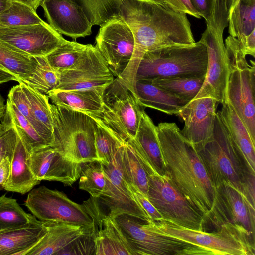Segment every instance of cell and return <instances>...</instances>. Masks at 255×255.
<instances>
[{"mask_svg":"<svg viewBox=\"0 0 255 255\" xmlns=\"http://www.w3.org/2000/svg\"><path fill=\"white\" fill-rule=\"evenodd\" d=\"M117 3L118 15L134 39L131 59L119 79L133 93L137 69L146 52L195 41L186 14L173 10L160 0H117Z\"/></svg>","mask_w":255,"mask_h":255,"instance_id":"6da1fadb","label":"cell"},{"mask_svg":"<svg viewBox=\"0 0 255 255\" xmlns=\"http://www.w3.org/2000/svg\"><path fill=\"white\" fill-rule=\"evenodd\" d=\"M166 175L207 222L213 209L216 188L193 144L174 122L156 126Z\"/></svg>","mask_w":255,"mask_h":255,"instance_id":"7a4b0ae2","label":"cell"},{"mask_svg":"<svg viewBox=\"0 0 255 255\" xmlns=\"http://www.w3.org/2000/svg\"><path fill=\"white\" fill-rule=\"evenodd\" d=\"M207 64L206 47L200 40L190 44L163 46L143 55L135 82L156 78L205 77Z\"/></svg>","mask_w":255,"mask_h":255,"instance_id":"3957f363","label":"cell"},{"mask_svg":"<svg viewBox=\"0 0 255 255\" xmlns=\"http://www.w3.org/2000/svg\"><path fill=\"white\" fill-rule=\"evenodd\" d=\"M228 16L225 0H214L211 13L205 20L206 28L200 39L207 51V72L203 85L195 97H211L222 105L226 103L229 75L228 59L223 41Z\"/></svg>","mask_w":255,"mask_h":255,"instance_id":"277c9868","label":"cell"},{"mask_svg":"<svg viewBox=\"0 0 255 255\" xmlns=\"http://www.w3.org/2000/svg\"><path fill=\"white\" fill-rule=\"evenodd\" d=\"M50 105L53 120L51 145L66 158L77 163L98 160L94 119L81 111L52 103Z\"/></svg>","mask_w":255,"mask_h":255,"instance_id":"5b68a950","label":"cell"},{"mask_svg":"<svg viewBox=\"0 0 255 255\" xmlns=\"http://www.w3.org/2000/svg\"><path fill=\"white\" fill-rule=\"evenodd\" d=\"M197 151L215 188L226 182L243 194L248 170L217 113L211 137Z\"/></svg>","mask_w":255,"mask_h":255,"instance_id":"8992f818","label":"cell"},{"mask_svg":"<svg viewBox=\"0 0 255 255\" xmlns=\"http://www.w3.org/2000/svg\"><path fill=\"white\" fill-rule=\"evenodd\" d=\"M229 66L226 103L230 105L255 142V63H249L238 41L231 36L225 40Z\"/></svg>","mask_w":255,"mask_h":255,"instance_id":"52a82bcc","label":"cell"},{"mask_svg":"<svg viewBox=\"0 0 255 255\" xmlns=\"http://www.w3.org/2000/svg\"><path fill=\"white\" fill-rule=\"evenodd\" d=\"M115 219L135 255H210L198 246L159 232L154 221L127 214Z\"/></svg>","mask_w":255,"mask_h":255,"instance_id":"ba28073f","label":"cell"},{"mask_svg":"<svg viewBox=\"0 0 255 255\" xmlns=\"http://www.w3.org/2000/svg\"><path fill=\"white\" fill-rule=\"evenodd\" d=\"M160 232L196 245L210 255H254V239L234 225L225 224L212 233L192 230L161 220L154 221Z\"/></svg>","mask_w":255,"mask_h":255,"instance_id":"9c48e42d","label":"cell"},{"mask_svg":"<svg viewBox=\"0 0 255 255\" xmlns=\"http://www.w3.org/2000/svg\"><path fill=\"white\" fill-rule=\"evenodd\" d=\"M147 197L161 214L163 220L184 228L204 231L203 216L172 183L166 175L155 171L147 173Z\"/></svg>","mask_w":255,"mask_h":255,"instance_id":"30bf717a","label":"cell"},{"mask_svg":"<svg viewBox=\"0 0 255 255\" xmlns=\"http://www.w3.org/2000/svg\"><path fill=\"white\" fill-rule=\"evenodd\" d=\"M144 109L134 93L115 78L105 91L100 119L126 141L134 137Z\"/></svg>","mask_w":255,"mask_h":255,"instance_id":"8fae6325","label":"cell"},{"mask_svg":"<svg viewBox=\"0 0 255 255\" xmlns=\"http://www.w3.org/2000/svg\"><path fill=\"white\" fill-rule=\"evenodd\" d=\"M24 205L33 216L42 221L94 226L91 215L84 203L78 204L62 192L44 186L32 189Z\"/></svg>","mask_w":255,"mask_h":255,"instance_id":"7c38bea8","label":"cell"},{"mask_svg":"<svg viewBox=\"0 0 255 255\" xmlns=\"http://www.w3.org/2000/svg\"><path fill=\"white\" fill-rule=\"evenodd\" d=\"M100 27L95 46L114 76L120 78L133 54V33L119 15L112 17Z\"/></svg>","mask_w":255,"mask_h":255,"instance_id":"4fadbf2b","label":"cell"},{"mask_svg":"<svg viewBox=\"0 0 255 255\" xmlns=\"http://www.w3.org/2000/svg\"><path fill=\"white\" fill-rule=\"evenodd\" d=\"M122 146L109 162H101L106 183L102 193L98 198H95L99 203L106 207L108 211L107 214L112 217L127 214L150 220L137 204L123 176L121 166Z\"/></svg>","mask_w":255,"mask_h":255,"instance_id":"5bb4252c","label":"cell"},{"mask_svg":"<svg viewBox=\"0 0 255 255\" xmlns=\"http://www.w3.org/2000/svg\"><path fill=\"white\" fill-rule=\"evenodd\" d=\"M255 211L240 191L224 182L216 188L214 206L207 221L217 229L223 224H231L254 239Z\"/></svg>","mask_w":255,"mask_h":255,"instance_id":"9a60e30c","label":"cell"},{"mask_svg":"<svg viewBox=\"0 0 255 255\" xmlns=\"http://www.w3.org/2000/svg\"><path fill=\"white\" fill-rule=\"evenodd\" d=\"M59 72L56 89L105 90L114 80L106 61L95 46L88 44L79 62L72 68Z\"/></svg>","mask_w":255,"mask_h":255,"instance_id":"2e32d148","label":"cell"},{"mask_svg":"<svg viewBox=\"0 0 255 255\" xmlns=\"http://www.w3.org/2000/svg\"><path fill=\"white\" fill-rule=\"evenodd\" d=\"M0 40L14 50L32 57H46L67 41L45 22L0 28Z\"/></svg>","mask_w":255,"mask_h":255,"instance_id":"e0dca14e","label":"cell"},{"mask_svg":"<svg viewBox=\"0 0 255 255\" xmlns=\"http://www.w3.org/2000/svg\"><path fill=\"white\" fill-rule=\"evenodd\" d=\"M27 162L37 180L59 181L65 186L78 179L81 170V164L69 160L52 145L32 150Z\"/></svg>","mask_w":255,"mask_h":255,"instance_id":"ac0fdd59","label":"cell"},{"mask_svg":"<svg viewBox=\"0 0 255 255\" xmlns=\"http://www.w3.org/2000/svg\"><path fill=\"white\" fill-rule=\"evenodd\" d=\"M219 103L211 97L194 98L177 114L184 122L181 131L196 150L203 146L213 134L216 109Z\"/></svg>","mask_w":255,"mask_h":255,"instance_id":"d6986e66","label":"cell"},{"mask_svg":"<svg viewBox=\"0 0 255 255\" xmlns=\"http://www.w3.org/2000/svg\"><path fill=\"white\" fill-rule=\"evenodd\" d=\"M41 6L49 24L73 40L92 34V25L82 7L73 0H43Z\"/></svg>","mask_w":255,"mask_h":255,"instance_id":"ffe728a7","label":"cell"},{"mask_svg":"<svg viewBox=\"0 0 255 255\" xmlns=\"http://www.w3.org/2000/svg\"><path fill=\"white\" fill-rule=\"evenodd\" d=\"M83 203L94 221L95 255H135L115 218L102 212L96 198Z\"/></svg>","mask_w":255,"mask_h":255,"instance_id":"44dd1931","label":"cell"},{"mask_svg":"<svg viewBox=\"0 0 255 255\" xmlns=\"http://www.w3.org/2000/svg\"><path fill=\"white\" fill-rule=\"evenodd\" d=\"M128 140L146 173L154 171L160 175H166L156 126L144 111L141 115L134 137Z\"/></svg>","mask_w":255,"mask_h":255,"instance_id":"7402d4cb","label":"cell"},{"mask_svg":"<svg viewBox=\"0 0 255 255\" xmlns=\"http://www.w3.org/2000/svg\"><path fill=\"white\" fill-rule=\"evenodd\" d=\"M47 232L25 255H51L58 253L73 241L94 229L93 227L57 221H45Z\"/></svg>","mask_w":255,"mask_h":255,"instance_id":"603a6c76","label":"cell"},{"mask_svg":"<svg viewBox=\"0 0 255 255\" xmlns=\"http://www.w3.org/2000/svg\"><path fill=\"white\" fill-rule=\"evenodd\" d=\"M45 221L29 222L0 231V255H25L46 234Z\"/></svg>","mask_w":255,"mask_h":255,"instance_id":"cb8c5ba5","label":"cell"},{"mask_svg":"<svg viewBox=\"0 0 255 255\" xmlns=\"http://www.w3.org/2000/svg\"><path fill=\"white\" fill-rule=\"evenodd\" d=\"M105 90L54 89L47 93L52 103L85 113L91 117L101 118L103 111V96Z\"/></svg>","mask_w":255,"mask_h":255,"instance_id":"d4e9b609","label":"cell"},{"mask_svg":"<svg viewBox=\"0 0 255 255\" xmlns=\"http://www.w3.org/2000/svg\"><path fill=\"white\" fill-rule=\"evenodd\" d=\"M247 169L255 174V142L232 107L226 103L217 112Z\"/></svg>","mask_w":255,"mask_h":255,"instance_id":"484cf974","label":"cell"},{"mask_svg":"<svg viewBox=\"0 0 255 255\" xmlns=\"http://www.w3.org/2000/svg\"><path fill=\"white\" fill-rule=\"evenodd\" d=\"M133 93L145 108L154 109L168 115H177L190 101L152 84L147 79L136 81Z\"/></svg>","mask_w":255,"mask_h":255,"instance_id":"4316f807","label":"cell"},{"mask_svg":"<svg viewBox=\"0 0 255 255\" xmlns=\"http://www.w3.org/2000/svg\"><path fill=\"white\" fill-rule=\"evenodd\" d=\"M27 155L25 146L18 136L11 158L10 174L2 185L5 190L24 194L40 183L28 166Z\"/></svg>","mask_w":255,"mask_h":255,"instance_id":"83f0119b","label":"cell"},{"mask_svg":"<svg viewBox=\"0 0 255 255\" xmlns=\"http://www.w3.org/2000/svg\"><path fill=\"white\" fill-rule=\"evenodd\" d=\"M36 57L23 54L0 40V69L17 77L18 82H25L34 74Z\"/></svg>","mask_w":255,"mask_h":255,"instance_id":"f1b7e54d","label":"cell"},{"mask_svg":"<svg viewBox=\"0 0 255 255\" xmlns=\"http://www.w3.org/2000/svg\"><path fill=\"white\" fill-rule=\"evenodd\" d=\"M228 33L240 45L255 32V0H239L228 16Z\"/></svg>","mask_w":255,"mask_h":255,"instance_id":"f546056e","label":"cell"},{"mask_svg":"<svg viewBox=\"0 0 255 255\" xmlns=\"http://www.w3.org/2000/svg\"><path fill=\"white\" fill-rule=\"evenodd\" d=\"M121 166L126 182L135 186L147 197V173L128 140L125 141L121 148Z\"/></svg>","mask_w":255,"mask_h":255,"instance_id":"4dcf8cb0","label":"cell"},{"mask_svg":"<svg viewBox=\"0 0 255 255\" xmlns=\"http://www.w3.org/2000/svg\"><path fill=\"white\" fill-rule=\"evenodd\" d=\"M5 113L12 123L28 154L34 149L50 145L17 108L7 99Z\"/></svg>","mask_w":255,"mask_h":255,"instance_id":"1f68e13d","label":"cell"},{"mask_svg":"<svg viewBox=\"0 0 255 255\" xmlns=\"http://www.w3.org/2000/svg\"><path fill=\"white\" fill-rule=\"evenodd\" d=\"M92 117L96 125L95 144L98 159L101 162H108L125 141L101 119Z\"/></svg>","mask_w":255,"mask_h":255,"instance_id":"d6a6232c","label":"cell"},{"mask_svg":"<svg viewBox=\"0 0 255 255\" xmlns=\"http://www.w3.org/2000/svg\"><path fill=\"white\" fill-rule=\"evenodd\" d=\"M205 77L156 78L147 80L177 96L190 101L198 93L203 85Z\"/></svg>","mask_w":255,"mask_h":255,"instance_id":"836d02e7","label":"cell"},{"mask_svg":"<svg viewBox=\"0 0 255 255\" xmlns=\"http://www.w3.org/2000/svg\"><path fill=\"white\" fill-rule=\"evenodd\" d=\"M88 46L76 41H67L46 56L50 66L58 72L72 68L84 55Z\"/></svg>","mask_w":255,"mask_h":255,"instance_id":"e575fe53","label":"cell"},{"mask_svg":"<svg viewBox=\"0 0 255 255\" xmlns=\"http://www.w3.org/2000/svg\"><path fill=\"white\" fill-rule=\"evenodd\" d=\"M30 6L12 1L11 6L0 14V28L26 26L44 23Z\"/></svg>","mask_w":255,"mask_h":255,"instance_id":"d590c367","label":"cell"},{"mask_svg":"<svg viewBox=\"0 0 255 255\" xmlns=\"http://www.w3.org/2000/svg\"><path fill=\"white\" fill-rule=\"evenodd\" d=\"M106 183L102 164L99 160L81 164L79 187L93 198H98L103 192Z\"/></svg>","mask_w":255,"mask_h":255,"instance_id":"8d00e7d4","label":"cell"},{"mask_svg":"<svg viewBox=\"0 0 255 255\" xmlns=\"http://www.w3.org/2000/svg\"><path fill=\"white\" fill-rule=\"evenodd\" d=\"M35 218L25 212L16 199L5 194L0 196V231L25 224Z\"/></svg>","mask_w":255,"mask_h":255,"instance_id":"74e56055","label":"cell"},{"mask_svg":"<svg viewBox=\"0 0 255 255\" xmlns=\"http://www.w3.org/2000/svg\"><path fill=\"white\" fill-rule=\"evenodd\" d=\"M19 83L28 98L35 120L53 132L52 115L47 95L23 82Z\"/></svg>","mask_w":255,"mask_h":255,"instance_id":"f35d334b","label":"cell"},{"mask_svg":"<svg viewBox=\"0 0 255 255\" xmlns=\"http://www.w3.org/2000/svg\"><path fill=\"white\" fill-rule=\"evenodd\" d=\"M7 100L17 108L20 113L32 124L38 133L48 144L52 145L53 142V132L35 120L28 98L19 83L11 88L8 95Z\"/></svg>","mask_w":255,"mask_h":255,"instance_id":"ab89813d","label":"cell"},{"mask_svg":"<svg viewBox=\"0 0 255 255\" xmlns=\"http://www.w3.org/2000/svg\"><path fill=\"white\" fill-rule=\"evenodd\" d=\"M36 58L37 63L35 72L30 79L23 83L43 94H47L58 85L59 72L50 66L46 57Z\"/></svg>","mask_w":255,"mask_h":255,"instance_id":"60d3db41","label":"cell"},{"mask_svg":"<svg viewBox=\"0 0 255 255\" xmlns=\"http://www.w3.org/2000/svg\"><path fill=\"white\" fill-rule=\"evenodd\" d=\"M85 10L92 25L101 26L118 15L117 0H77Z\"/></svg>","mask_w":255,"mask_h":255,"instance_id":"b9f144b4","label":"cell"},{"mask_svg":"<svg viewBox=\"0 0 255 255\" xmlns=\"http://www.w3.org/2000/svg\"><path fill=\"white\" fill-rule=\"evenodd\" d=\"M0 123V162L6 157H12L17 134L7 115L4 113Z\"/></svg>","mask_w":255,"mask_h":255,"instance_id":"7bdbcfd3","label":"cell"},{"mask_svg":"<svg viewBox=\"0 0 255 255\" xmlns=\"http://www.w3.org/2000/svg\"><path fill=\"white\" fill-rule=\"evenodd\" d=\"M95 229L66 247L57 255H95Z\"/></svg>","mask_w":255,"mask_h":255,"instance_id":"ee69618b","label":"cell"},{"mask_svg":"<svg viewBox=\"0 0 255 255\" xmlns=\"http://www.w3.org/2000/svg\"><path fill=\"white\" fill-rule=\"evenodd\" d=\"M128 184L137 204L148 218L153 221L163 220L162 216L151 203L148 197L133 185Z\"/></svg>","mask_w":255,"mask_h":255,"instance_id":"f6af8a7d","label":"cell"},{"mask_svg":"<svg viewBox=\"0 0 255 255\" xmlns=\"http://www.w3.org/2000/svg\"><path fill=\"white\" fill-rule=\"evenodd\" d=\"M173 10L181 13L188 14L195 18L200 19L201 15L193 7L191 0H160Z\"/></svg>","mask_w":255,"mask_h":255,"instance_id":"bcb514c9","label":"cell"},{"mask_svg":"<svg viewBox=\"0 0 255 255\" xmlns=\"http://www.w3.org/2000/svg\"><path fill=\"white\" fill-rule=\"evenodd\" d=\"M255 176L247 170L243 186V194L250 204L255 207Z\"/></svg>","mask_w":255,"mask_h":255,"instance_id":"7dc6e473","label":"cell"},{"mask_svg":"<svg viewBox=\"0 0 255 255\" xmlns=\"http://www.w3.org/2000/svg\"><path fill=\"white\" fill-rule=\"evenodd\" d=\"M214 0H191L195 10L205 20L209 16Z\"/></svg>","mask_w":255,"mask_h":255,"instance_id":"c3c4849f","label":"cell"},{"mask_svg":"<svg viewBox=\"0 0 255 255\" xmlns=\"http://www.w3.org/2000/svg\"><path fill=\"white\" fill-rule=\"evenodd\" d=\"M11 158L6 157L0 162V186L5 183L9 175Z\"/></svg>","mask_w":255,"mask_h":255,"instance_id":"681fc988","label":"cell"},{"mask_svg":"<svg viewBox=\"0 0 255 255\" xmlns=\"http://www.w3.org/2000/svg\"><path fill=\"white\" fill-rule=\"evenodd\" d=\"M10 81L18 82V80L16 76L0 69V84Z\"/></svg>","mask_w":255,"mask_h":255,"instance_id":"f907efd6","label":"cell"},{"mask_svg":"<svg viewBox=\"0 0 255 255\" xmlns=\"http://www.w3.org/2000/svg\"><path fill=\"white\" fill-rule=\"evenodd\" d=\"M18 1L28 5L36 11L39 6H41L43 0H11Z\"/></svg>","mask_w":255,"mask_h":255,"instance_id":"816d5d0a","label":"cell"},{"mask_svg":"<svg viewBox=\"0 0 255 255\" xmlns=\"http://www.w3.org/2000/svg\"><path fill=\"white\" fill-rule=\"evenodd\" d=\"M12 1L11 0H0V14L11 6Z\"/></svg>","mask_w":255,"mask_h":255,"instance_id":"f5cc1de1","label":"cell"},{"mask_svg":"<svg viewBox=\"0 0 255 255\" xmlns=\"http://www.w3.org/2000/svg\"><path fill=\"white\" fill-rule=\"evenodd\" d=\"M5 109L6 104H5V100L0 93V121L1 120L4 116Z\"/></svg>","mask_w":255,"mask_h":255,"instance_id":"db71d44e","label":"cell"},{"mask_svg":"<svg viewBox=\"0 0 255 255\" xmlns=\"http://www.w3.org/2000/svg\"><path fill=\"white\" fill-rule=\"evenodd\" d=\"M228 9V14H230L239 0H225Z\"/></svg>","mask_w":255,"mask_h":255,"instance_id":"11a10c76","label":"cell"}]
</instances>
